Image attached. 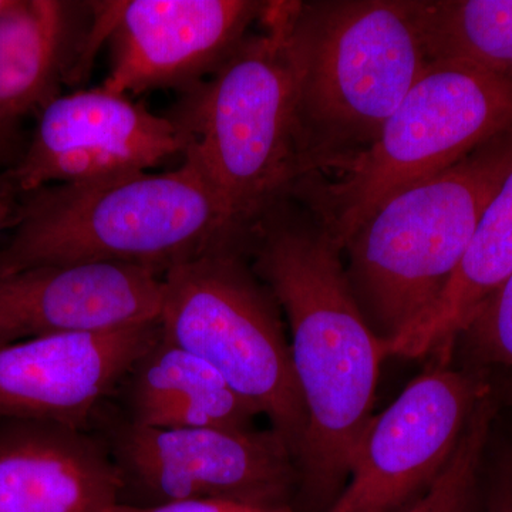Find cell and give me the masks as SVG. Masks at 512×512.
Masks as SVG:
<instances>
[{
	"mask_svg": "<svg viewBox=\"0 0 512 512\" xmlns=\"http://www.w3.org/2000/svg\"><path fill=\"white\" fill-rule=\"evenodd\" d=\"M242 249L285 312L296 382L308 416L296 512H328L345 490L372 419L389 342L367 325L343 251L301 201L286 197L245 225Z\"/></svg>",
	"mask_w": 512,
	"mask_h": 512,
	"instance_id": "1",
	"label": "cell"
},
{
	"mask_svg": "<svg viewBox=\"0 0 512 512\" xmlns=\"http://www.w3.org/2000/svg\"><path fill=\"white\" fill-rule=\"evenodd\" d=\"M272 13L295 84L303 178L332 173L372 146L429 67L416 0H274Z\"/></svg>",
	"mask_w": 512,
	"mask_h": 512,
	"instance_id": "2",
	"label": "cell"
},
{
	"mask_svg": "<svg viewBox=\"0 0 512 512\" xmlns=\"http://www.w3.org/2000/svg\"><path fill=\"white\" fill-rule=\"evenodd\" d=\"M0 274L46 265L168 269L241 235L220 192L191 161L171 170L60 184L19 195Z\"/></svg>",
	"mask_w": 512,
	"mask_h": 512,
	"instance_id": "3",
	"label": "cell"
},
{
	"mask_svg": "<svg viewBox=\"0 0 512 512\" xmlns=\"http://www.w3.org/2000/svg\"><path fill=\"white\" fill-rule=\"evenodd\" d=\"M512 168V130L396 192L343 245L363 318L392 342L433 309Z\"/></svg>",
	"mask_w": 512,
	"mask_h": 512,
	"instance_id": "4",
	"label": "cell"
},
{
	"mask_svg": "<svg viewBox=\"0 0 512 512\" xmlns=\"http://www.w3.org/2000/svg\"><path fill=\"white\" fill-rule=\"evenodd\" d=\"M191 161L244 228L302 180L295 84L281 28L266 2L255 29L168 114Z\"/></svg>",
	"mask_w": 512,
	"mask_h": 512,
	"instance_id": "5",
	"label": "cell"
},
{
	"mask_svg": "<svg viewBox=\"0 0 512 512\" xmlns=\"http://www.w3.org/2000/svg\"><path fill=\"white\" fill-rule=\"evenodd\" d=\"M511 130V80L467 63L433 62L372 146L332 173L303 178L291 197L322 221L343 251L387 198Z\"/></svg>",
	"mask_w": 512,
	"mask_h": 512,
	"instance_id": "6",
	"label": "cell"
},
{
	"mask_svg": "<svg viewBox=\"0 0 512 512\" xmlns=\"http://www.w3.org/2000/svg\"><path fill=\"white\" fill-rule=\"evenodd\" d=\"M241 235L165 272L158 325L165 340L201 357L255 404L298 464L308 416L291 343L281 308L249 264Z\"/></svg>",
	"mask_w": 512,
	"mask_h": 512,
	"instance_id": "7",
	"label": "cell"
},
{
	"mask_svg": "<svg viewBox=\"0 0 512 512\" xmlns=\"http://www.w3.org/2000/svg\"><path fill=\"white\" fill-rule=\"evenodd\" d=\"M94 430L119 471L121 505L222 500L278 508L292 507L298 493V464L272 427L147 429L103 410Z\"/></svg>",
	"mask_w": 512,
	"mask_h": 512,
	"instance_id": "8",
	"label": "cell"
},
{
	"mask_svg": "<svg viewBox=\"0 0 512 512\" xmlns=\"http://www.w3.org/2000/svg\"><path fill=\"white\" fill-rule=\"evenodd\" d=\"M490 387L478 375L439 365L407 384L369 420L345 490L328 512H403L419 501L463 437Z\"/></svg>",
	"mask_w": 512,
	"mask_h": 512,
	"instance_id": "9",
	"label": "cell"
},
{
	"mask_svg": "<svg viewBox=\"0 0 512 512\" xmlns=\"http://www.w3.org/2000/svg\"><path fill=\"white\" fill-rule=\"evenodd\" d=\"M90 52L110 47L101 87L134 96L180 92L211 76L258 25L261 0H109L90 2Z\"/></svg>",
	"mask_w": 512,
	"mask_h": 512,
	"instance_id": "10",
	"label": "cell"
},
{
	"mask_svg": "<svg viewBox=\"0 0 512 512\" xmlns=\"http://www.w3.org/2000/svg\"><path fill=\"white\" fill-rule=\"evenodd\" d=\"M174 121L104 87L60 94L40 111L29 146L8 171L18 195L146 173L183 160Z\"/></svg>",
	"mask_w": 512,
	"mask_h": 512,
	"instance_id": "11",
	"label": "cell"
},
{
	"mask_svg": "<svg viewBox=\"0 0 512 512\" xmlns=\"http://www.w3.org/2000/svg\"><path fill=\"white\" fill-rule=\"evenodd\" d=\"M160 336V325L153 322L0 346V421L94 430L104 404Z\"/></svg>",
	"mask_w": 512,
	"mask_h": 512,
	"instance_id": "12",
	"label": "cell"
},
{
	"mask_svg": "<svg viewBox=\"0 0 512 512\" xmlns=\"http://www.w3.org/2000/svg\"><path fill=\"white\" fill-rule=\"evenodd\" d=\"M163 275L120 264L46 265L0 274V346L158 322Z\"/></svg>",
	"mask_w": 512,
	"mask_h": 512,
	"instance_id": "13",
	"label": "cell"
},
{
	"mask_svg": "<svg viewBox=\"0 0 512 512\" xmlns=\"http://www.w3.org/2000/svg\"><path fill=\"white\" fill-rule=\"evenodd\" d=\"M120 478L96 430L0 421V512H109Z\"/></svg>",
	"mask_w": 512,
	"mask_h": 512,
	"instance_id": "14",
	"label": "cell"
},
{
	"mask_svg": "<svg viewBox=\"0 0 512 512\" xmlns=\"http://www.w3.org/2000/svg\"><path fill=\"white\" fill-rule=\"evenodd\" d=\"M90 2L8 0L0 12V134L89 72Z\"/></svg>",
	"mask_w": 512,
	"mask_h": 512,
	"instance_id": "15",
	"label": "cell"
},
{
	"mask_svg": "<svg viewBox=\"0 0 512 512\" xmlns=\"http://www.w3.org/2000/svg\"><path fill=\"white\" fill-rule=\"evenodd\" d=\"M116 394L120 416L147 429L251 430L262 414L214 367L163 336L134 363Z\"/></svg>",
	"mask_w": 512,
	"mask_h": 512,
	"instance_id": "16",
	"label": "cell"
},
{
	"mask_svg": "<svg viewBox=\"0 0 512 512\" xmlns=\"http://www.w3.org/2000/svg\"><path fill=\"white\" fill-rule=\"evenodd\" d=\"M512 272V168L488 204L463 261L433 309L389 342L390 356L446 359Z\"/></svg>",
	"mask_w": 512,
	"mask_h": 512,
	"instance_id": "17",
	"label": "cell"
},
{
	"mask_svg": "<svg viewBox=\"0 0 512 512\" xmlns=\"http://www.w3.org/2000/svg\"><path fill=\"white\" fill-rule=\"evenodd\" d=\"M430 63L460 62L512 82V0H416Z\"/></svg>",
	"mask_w": 512,
	"mask_h": 512,
	"instance_id": "18",
	"label": "cell"
},
{
	"mask_svg": "<svg viewBox=\"0 0 512 512\" xmlns=\"http://www.w3.org/2000/svg\"><path fill=\"white\" fill-rule=\"evenodd\" d=\"M495 417L491 394L478 402L463 437L429 491L403 512H478L480 474Z\"/></svg>",
	"mask_w": 512,
	"mask_h": 512,
	"instance_id": "19",
	"label": "cell"
},
{
	"mask_svg": "<svg viewBox=\"0 0 512 512\" xmlns=\"http://www.w3.org/2000/svg\"><path fill=\"white\" fill-rule=\"evenodd\" d=\"M460 339L478 363L512 367V272Z\"/></svg>",
	"mask_w": 512,
	"mask_h": 512,
	"instance_id": "20",
	"label": "cell"
},
{
	"mask_svg": "<svg viewBox=\"0 0 512 512\" xmlns=\"http://www.w3.org/2000/svg\"><path fill=\"white\" fill-rule=\"evenodd\" d=\"M109 512H296L288 507L268 508L258 505L235 503V501L201 500L160 505V507L137 508L117 504Z\"/></svg>",
	"mask_w": 512,
	"mask_h": 512,
	"instance_id": "21",
	"label": "cell"
},
{
	"mask_svg": "<svg viewBox=\"0 0 512 512\" xmlns=\"http://www.w3.org/2000/svg\"><path fill=\"white\" fill-rule=\"evenodd\" d=\"M484 512H512V454L497 461L484 495Z\"/></svg>",
	"mask_w": 512,
	"mask_h": 512,
	"instance_id": "22",
	"label": "cell"
},
{
	"mask_svg": "<svg viewBox=\"0 0 512 512\" xmlns=\"http://www.w3.org/2000/svg\"><path fill=\"white\" fill-rule=\"evenodd\" d=\"M19 195L13 190L8 174L0 173V228L9 231L15 218Z\"/></svg>",
	"mask_w": 512,
	"mask_h": 512,
	"instance_id": "23",
	"label": "cell"
},
{
	"mask_svg": "<svg viewBox=\"0 0 512 512\" xmlns=\"http://www.w3.org/2000/svg\"><path fill=\"white\" fill-rule=\"evenodd\" d=\"M15 136H8V134H0V163L9 160L15 151Z\"/></svg>",
	"mask_w": 512,
	"mask_h": 512,
	"instance_id": "24",
	"label": "cell"
},
{
	"mask_svg": "<svg viewBox=\"0 0 512 512\" xmlns=\"http://www.w3.org/2000/svg\"><path fill=\"white\" fill-rule=\"evenodd\" d=\"M6 2H8V0H0V12L5 8Z\"/></svg>",
	"mask_w": 512,
	"mask_h": 512,
	"instance_id": "25",
	"label": "cell"
},
{
	"mask_svg": "<svg viewBox=\"0 0 512 512\" xmlns=\"http://www.w3.org/2000/svg\"><path fill=\"white\" fill-rule=\"evenodd\" d=\"M6 229L0 228V232H5Z\"/></svg>",
	"mask_w": 512,
	"mask_h": 512,
	"instance_id": "26",
	"label": "cell"
}]
</instances>
